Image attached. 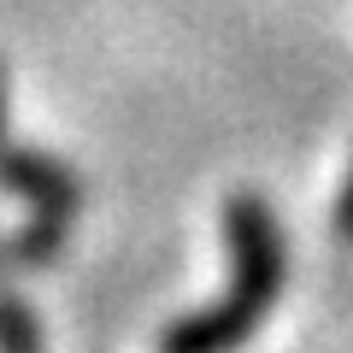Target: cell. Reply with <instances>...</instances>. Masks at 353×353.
<instances>
[{
  "mask_svg": "<svg viewBox=\"0 0 353 353\" xmlns=\"http://www.w3.org/2000/svg\"><path fill=\"white\" fill-rule=\"evenodd\" d=\"M224 241H230V289L212 306L165 324L159 353H236L253 341L265 312L289 289V236H283L277 212L265 206V194L241 189L224 201Z\"/></svg>",
  "mask_w": 353,
  "mask_h": 353,
  "instance_id": "1",
  "label": "cell"
},
{
  "mask_svg": "<svg viewBox=\"0 0 353 353\" xmlns=\"http://www.w3.org/2000/svg\"><path fill=\"white\" fill-rule=\"evenodd\" d=\"M0 189L24 194L36 224H59V230H71L77 206H83V183L71 176V165L53 159V153L18 148L6 136V65H0Z\"/></svg>",
  "mask_w": 353,
  "mask_h": 353,
  "instance_id": "2",
  "label": "cell"
},
{
  "mask_svg": "<svg viewBox=\"0 0 353 353\" xmlns=\"http://www.w3.org/2000/svg\"><path fill=\"white\" fill-rule=\"evenodd\" d=\"M0 353H41V324L12 283H0Z\"/></svg>",
  "mask_w": 353,
  "mask_h": 353,
  "instance_id": "3",
  "label": "cell"
},
{
  "mask_svg": "<svg viewBox=\"0 0 353 353\" xmlns=\"http://www.w3.org/2000/svg\"><path fill=\"white\" fill-rule=\"evenodd\" d=\"M330 230H336L341 248H353V165H347V176H341V189H336V206H330Z\"/></svg>",
  "mask_w": 353,
  "mask_h": 353,
  "instance_id": "4",
  "label": "cell"
},
{
  "mask_svg": "<svg viewBox=\"0 0 353 353\" xmlns=\"http://www.w3.org/2000/svg\"><path fill=\"white\" fill-rule=\"evenodd\" d=\"M0 265H30V253H24V236L0 241Z\"/></svg>",
  "mask_w": 353,
  "mask_h": 353,
  "instance_id": "5",
  "label": "cell"
}]
</instances>
